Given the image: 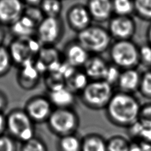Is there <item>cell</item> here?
Listing matches in <instances>:
<instances>
[{"instance_id":"cell-32","label":"cell","mask_w":151,"mask_h":151,"mask_svg":"<svg viewBox=\"0 0 151 151\" xmlns=\"http://www.w3.org/2000/svg\"><path fill=\"white\" fill-rule=\"evenodd\" d=\"M139 54L140 65L151 68V45L148 43L140 45Z\"/></svg>"},{"instance_id":"cell-20","label":"cell","mask_w":151,"mask_h":151,"mask_svg":"<svg viewBox=\"0 0 151 151\" xmlns=\"http://www.w3.org/2000/svg\"><path fill=\"white\" fill-rule=\"evenodd\" d=\"M81 151H108L106 139L97 133L87 134L82 138Z\"/></svg>"},{"instance_id":"cell-18","label":"cell","mask_w":151,"mask_h":151,"mask_svg":"<svg viewBox=\"0 0 151 151\" xmlns=\"http://www.w3.org/2000/svg\"><path fill=\"white\" fill-rule=\"evenodd\" d=\"M37 25L35 20L23 13L22 16L9 27L15 39H28L35 35Z\"/></svg>"},{"instance_id":"cell-39","label":"cell","mask_w":151,"mask_h":151,"mask_svg":"<svg viewBox=\"0 0 151 151\" xmlns=\"http://www.w3.org/2000/svg\"><path fill=\"white\" fill-rule=\"evenodd\" d=\"M5 37V34L3 28L1 27V25L0 24V46L2 45V43Z\"/></svg>"},{"instance_id":"cell-28","label":"cell","mask_w":151,"mask_h":151,"mask_svg":"<svg viewBox=\"0 0 151 151\" xmlns=\"http://www.w3.org/2000/svg\"><path fill=\"white\" fill-rule=\"evenodd\" d=\"M13 63L8 48L0 46V77L9 72Z\"/></svg>"},{"instance_id":"cell-1","label":"cell","mask_w":151,"mask_h":151,"mask_svg":"<svg viewBox=\"0 0 151 151\" xmlns=\"http://www.w3.org/2000/svg\"><path fill=\"white\" fill-rule=\"evenodd\" d=\"M141 105L134 94L118 91L105 109L106 116L114 125L128 129L139 121Z\"/></svg>"},{"instance_id":"cell-9","label":"cell","mask_w":151,"mask_h":151,"mask_svg":"<svg viewBox=\"0 0 151 151\" xmlns=\"http://www.w3.org/2000/svg\"><path fill=\"white\" fill-rule=\"evenodd\" d=\"M108 32L114 41L132 40L137 31V25L132 16L113 15L108 22Z\"/></svg>"},{"instance_id":"cell-21","label":"cell","mask_w":151,"mask_h":151,"mask_svg":"<svg viewBox=\"0 0 151 151\" xmlns=\"http://www.w3.org/2000/svg\"><path fill=\"white\" fill-rule=\"evenodd\" d=\"M82 138L76 133L59 138L57 142V151H81Z\"/></svg>"},{"instance_id":"cell-24","label":"cell","mask_w":151,"mask_h":151,"mask_svg":"<svg viewBox=\"0 0 151 151\" xmlns=\"http://www.w3.org/2000/svg\"><path fill=\"white\" fill-rule=\"evenodd\" d=\"M132 142L121 135H114L106 139L108 151H129Z\"/></svg>"},{"instance_id":"cell-37","label":"cell","mask_w":151,"mask_h":151,"mask_svg":"<svg viewBox=\"0 0 151 151\" xmlns=\"http://www.w3.org/2000/svg\"><path fill=\"white\" fill-rule=\"evenodd\" d=\"M146 36H147V43L151 45V23H150V25H148V27L147 28V35H146Z\"/></svg>"},{"instance_id":"cell-35","label":"cell","mask_w":151,"mask_h":151,"mask_svg":"<svg viewBox=\"0 0 151 151\" xmlns=\"http://www.w3.org/2000/svg\"><path fill=\"white\" fill-rule=\"evenodd\" d=\"M6 131V116L0 113V136L4 134Z\"/></svg>"},{"instance_id":"cell-11","label":"cell","mask_w":151,"mask_h":151,"mask_svg":"<svg viewBox=\"0 0 151 151\" xmlns=\"http://www.w3.org/2000/svg\"><path fill=\"white\" fill-rule=\"evenodd\" d=\"M47 98L54 109L72 108L76 101L75 93L66 85L49 89Z\"/></svg>"},{"instance_id":"cell-2","label":"cell","mask_w":151,"mask_h":151,"mask_svg":"<svg viewBox=\"0 0 151 151\" xmlns=\"http://www.w3.org/2000/svg\"><path fill=\"white\" fill-rule=\"evenodd\" d=\"M77 42L90 55H99L109 51L113 43L107 29L99 25H91L77 33Z\"/></svg>"},{"instance_id":"cell-4","label":"cell","mask_w":151,"mask_h":151,"mask_svg":"<svg viewBox=\"0 0 151 151\" xmlns=\"http://www.w3.org/2000/svg\"><path fill=\"white\" fill-rule=\"evenodd\" d=\"M6 131L22 144L35 137V123L24 109H14L6 116Z\"/></svg>"},{"instance_id":"cell-34","label":"cell","mask_w":151,"mask_h":151,"mask_svg":"<svg viewBox=\"0 0 151 151\" xmlns=\"http://www.w3.org/2000/svg\"><path fill=\"white\" fill-rule=\"evenodd\" d=\"M7 105V98L5 93L0 91V113H4Z\"/></svg>"},{"instance_id":"cell-3","label":"cell","mask_w":151,"mask_h":151,"mask_svg":"<svg viewBox=\"0 0 151 151\" xmlns=\"http://www.w3.org/2000/svg\"><path fill=\"white\" fill-rule=\"evenodd\" d=\"M139 49L132 40L114 41L109 49L111 63L121 70L137 68L140 65Z\"/></svg>"},{"instance_id":"cell-26","label":"cell","mask_w":151,"mask_h":151,"mask_svg":"<svg viewBox=\"0 0 151 151\" xmlns=\"http://www.w3.org/2000/svg\"><path fill=\"white\" fill-rule=\"evenodd\" d=\"M114 15L132 16L134 14V0H113Z\"/></svg>"},{"instance_id":"cell-17","label":"cell","mask_w":151,"mask_h":151,"mask_svg":"<svg viewBox=\"0 0 151 151\" xmlns=\"http://www.w3.org/2000/svg\"><path fill=\"white\" fill-rule=\"evenodd\" d=\"M109 63L99 55H91L86 62L83 71L90 81L103 80L109 66Z\"/></svg>"},{"instance_id":"cell-25","label":"cell","mask_w":151,"mask_h":151,"mask_svg":"<svg viewBox=\"0 0 151 151\" xmlns=\"http://www.w3.org/2000/svg\"><path fill=\"white\" fill-rule=\"evenodd\" d=\"M134 8L136 16L151 23V0H134Z\"/></svg>"},{"instance_id":"cell-27","label":"cell","mask_w":151,"mask_h":151,"mask_svg":"<svg viewBox=\"0 0 151 151\" xmlns=\"http://www.w3.org/2000/svg\"><path fill=\"white\" fill-rule=\"evenodd\" d=\"M139 92L143 97L151 100V69L142 73Z\"/></svg>"},{"instance_id":"cell-19","label":"cell","mask_w":151,"mask_h":151,"mask_svg":"<svg viewBox=\"0 0 151 151\" xmlns=\"http://www.w3.org/2000/svg\"><path fill=\"white\" fill-rule=\"evenodd\" d=\"M41 74L34 61L25 63L19 67L18 83L23 88L32 89L37 85Z\"/></svg>"},{"instance_id":"cell-16","label":"cell","mask_w":151,"mask_h":151,"mask_svg":"<svg viewBox=\"0 0 151 151\" xmlns=\"http://www.w3.org/2000/svg\"><path fill=\"white\" fill-rule=\"evenodd\" d=\"M141 74L137 68L122 70L116 85L119 91L131 94L139 91Z\"/></svg>"},{"instance_id":"cell-5","label":"cell","mask_w":151,"mask_h":151,"mask_svg":"<svg viewBox=\"0 0 151 151\" xmlns=\"http://www.w3.org/2000/svg\"><path fill=\"white\" fill-rule=\"evenodd\" d=\"M114 93V87L105 81H90L80 96L83 103L88 108L101 110L106 108Z\"/></svg>"},{"instance_id":"cell-6","label":"cell","mask_w":151,"mask_h":151,"mask_svg":"<svg viewBox=\"0 0 151 151\" xmlns=\"http://www.w3.org/2000/svg\"><path fill=\"white\" fill-rule=\"evenodd\" d=\"M47 123L50 131L61 137L76 132L79 126V118L73 108H55Z\"/></svg>"},{"instance_id":"cell-10","label":"cell","mask_w":151,"mask_h":151,"mask_svg":"<svg viewBox=\"0 0 151 151\" xmlns=\"http://www.w3.org/2000/svg\"><path fill=\"white\" fill-rule=\"evenodd\" d=\"M54 109L47 97L36 96L25 104L24 111L34 123L47 122Z\"/></svg>"},{"instance_id":"cell-13","label":"cell","mask_w":151,"mask_h":151,"mask_svg":"<svg viewBox=\"0 0 151 151\" xmlns=\"http://www.w3.org/2000/svg\"><path fill=\"white\" fill-rule=\"evenodd\" d=\"M67 21L70 27L79 33L91 25L93 19L87 7L75 6L67 12Z\"/></svg>"},{"instance_id":"cell-15","label":"cell","mask_w":151,"mask_h":151,"mask_svg":"<svg viewBox=\"0 0 151 151\" xmlns=\"http://www.w3.org/2000/svg\"><path fill=\"white\" fill-rule=\"evenodd\" d=\"M90 55L87 50L76 41L69 43L63 52L65 61L75 69L84 67Z\"/></svg>"},{"instance_id":"cell-23","label":"cell","mask_w":151,"mask_h":151,"mask_svg":"<svg viewBox=\"0 0 151 151\" xmlns=\"http://www.w3.org/2000/svg\"><path fill=\"white\" fill-rule=\"evenodd\" d=\"M40 8L44 17H59L62 5L59 0H42Z\"/></svg>"},{"instance_id":"cell-8","label":"cell","mask_w":151,"mask_h":151,"mask_svg":"<svg viewBox=\"0 0 151 151\" xmlns=\"http://www.w3.org/2000/svg\"><path fill=\"white\" fill-rule=\"evenodd\" d=\"M63 33V25L60 17H45L37 25L36 38L41 45L52 47L61 40Z\"/></svg>"},{"instance_id":"cell-29","label":"cell","mask_w":151,"mask_h":151,"mask_svg":"<svg viewBox=\"0 0 151 151\" xmlns=\"http://www.w3.org/2000/svg\"><path fill=\"white\" fill-rule=\"evenodd\" d=\"M20 151H48V148L42 139L35 136L32 139L22 143Z\"/></svg>"},{"instance_id":"cell-14","label":"cell","mask_w":151,"mask_h":151,"mask_svg":"<svg viewBox=\"0 0 151 151\" xmlns=\"http://www.w3.org/2000/svg\"><path fill=\"white\" fill-rule=\"evenodd\" d=\"M87 7L93 21L99 23L109 22L114 15L113 0H89Z\"/></svg>"},{"instance_id":"cell-7","label":"cell","mask_w":151,"mask_h":151,"mask_svg":"<svg viewBox=\"0 0 151 151\" xmlns=\"http://www.w3.org/2000/svg\"><path fill=\"white\" fill-rule=\"evenodd\" d=\"M43 45L37 38L15 39L8 48L13 63L19 67L29 62L35 61Z\"/></svg>"},{"instance_id":"cell-33","label":"cell","mask_w":151,"mask_h":151,"mask_svg":"<svg viewBox=\"0 0 151 151\" xmlns=\"http://www.w3.org/2000/svg\"><path fill=\"white\" fill-rule=\"evenodd\" d=\"M0 151H18L17 142L9 134L0 136Z\"/></svg>"},{"instance_id":"cell-38","label":"cell","mask_w":151,"mask_h":151,"mask_svg":"<svg viewBox=\"0 0 151 151\" xmlns=\"http://www.w3.org/2000/svg\"><path fill=\"white\" fill-rule=\"evenodd\" d=\"M24 1L29 4H30L31 6H35L40 3H41L42 0H24Z\"/></svg>"},{"instance_id":"cell-31","label":"cell","mask_w":151,"mask_h":151,"mask_svg":"<svg viewBox=\"0 0 151 151\" xmlns=\"http://www.w3.org/2000/svg\"><path fill=\"white\" fill-rule=\"evenodd\" d=\"M138 121L145 128L151 129V102L141 105Z\"/></svg>"},{"instance_id":"cell-36","label":"cell","mask_w":151,"mask_h":151,"mask_svg":"<svg viewBox=\"0 0 151 151\" xmlns=\"http://www.w3.org/2000/svg\"><path fill=\"white\" fill-rule=\"evenodd\" d=\"M129 151H145L142 147H140L139 145L136 144V143L132 142L131 147Z\"/></svg>"},{"instance_id":"cell-12","label":"cell","mask_w":151,"mask_h":151,"mask_svg":"<svg viewBox=\"0 0 151 151\" xmlns=\"http://www.w3.org/2000/svg\"><path fill=\"white\" fill-rule=\"evenodd\" d=\"M24 11L21 0H0V24L10 26L22 16Z\"/></svg>"},{"instance_id":"cell-22","label":"cell","mask_w":151,"mask_h":151,"mask_svg":"<svg viewBox=\"0 0 151 151\" xmlns=\"http://www.w3.org/2000/svg\"><path fill=\"white\" fill-rule=\"evenodd\" d=\"M89 82L90 79L84 71H77L76 70L66 81V85L75 93H81Z\"/></svg>"},{"instance_id":"cell-30","label":"cell","mask_w":151,"mask_h":151,"mask_svg":"<svg viewBox=\"0 0 151 151\" xmlns=\"http://www.w3.org/2000/svg\"><path fill=\"white\" fill-rule=\"evenodd\" d=\"M122 70L114 65L109 63L103 81L114 87L116 86Z\"/></svg>"}]
</instances>
